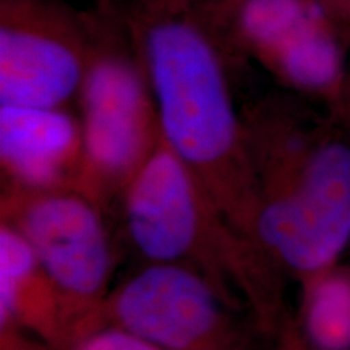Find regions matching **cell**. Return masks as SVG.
<instances>
[{
    "mask_svg": "<svg viewBox=\"0 0 350 350\" xmlns=\"http://www.w3.org/2000/svg\"><path fill=\"white\" fill-rule=\"evenodd\" d=\"M306 0H245L240 28L262 55L318 10Z\"/></svg>",
    "mask_w": 350,
    "mask_h": 350,
    "instance_id": "cell-12",
    "label": "cell"
},
{
    "mask_svg": "<svg viewBox=\"0 0 350 350\" xmlns=\"http://www.w3.org/2000/svg\"><path fill=\"white\" fill-rule=\"evenodd\" d=\"M216 2H222V0H216Z\"/></svg>",
    "mask_w": 350,
    "mask_h": 350,
    "instance_id": "cell-14",
    "label": "cell"
},
{
    "mask_svg": "<svg viewBox=\"0 0 350 350\" xmlns=\"http://www.w3.org/2000/svg\"><path fill=\"white\" fill-rule=\"evenodd\" d=\"M266 252L301 281L338 262L350 243V144L287 146L255 211Z\"/></svg>",
    "mask_w": 350,
    "mask_h": 350,
    "instance_id": "cell-1",
    "label": "cell"
},
{
    "mask_svg": "<svg viewBox=\"0 0 350 350\" xmlns=\"http://www.w3.org/2000/svg\"><path fill=\"white\" fill-rule=\"evenodd\" d=\"M304 329L313 350H350V269L331 266L305 279Z\"/></svg>",
    "mask_w": 350,
    "mask_h": 350,
    "instance_id": "cell-11",
    "label": "cell"
},
{
    "mask_svg": "<svg viewBox=\"0 0 350 350\" xmlns=\"http://www.w3.org/2000/svg\"><path fill=\"white\" fill-rule=\"evenodd\" d=\"M266 59L282 78L310 93L334 96L342 83V52L327 29L321 8L275 44Z\"/></svg>",
    "mask_w": 350,
    "mask_h": 350,
    "instance_id": "cell-10",
    "label": "cell"
},
{
    "mask_svg": "<svg viewBox=\"0 0 350 350\" xmlns=\"http://www.w3.org/2000/svg\"><path fill=\"white\" fill-rule=\"evenodd\" d=\"M85 77L80 52L59 31L3 13L0 106L59 109Z\"/></svg>",
    "mask_w": 350,
    "mask_h": 350,
    "instance_id": "cell-7",
    "label": "cell"
},
{
    "mask_svg": "<svg viewBox=\"0 0 350 350\" xmlns=\"http://www.w3.org/2000/svg\"><path fill=\"white\" fill-rule=\"evenodd\" d=\"M78 350H164L157 347L156 344L150 340L139 338L133 332L122 329L104 331L99 334L93 336L85 342Z\"/></svg>",
    "mask_w": 350,
    "mask_h": 350,
    "instance_id": "cell-13",
    "label": "cell"
},
{
    "mask_svg": "<svg viewBox=\"0 0 350 350\" xmlns=\"http://www.w3.org/2000/svg\"><path fill=\"white\" fill-rule=\"evenodd\" d=\"M60 297L39 265L36 253L13 226L0 232V314L2 325L16 321L54 326Z\"/></svg>",
    "mask_w": 350,
    "mask_h": 350,
    "instance_id": "cell-9",
    "label": "cell"
},
{
    "mask_svg": "<svg viewBox=\"0 0 350 350\" xmlns=\"http://www.w3.org/2000/svg\"><path fill=\"white\" fill-rule=\"evenodd\" d=\"M125 209L131 240L152 262H178L198 243V177L164 142L126 182Z\"/></svg>",
    "mask_w": 350,
    "mask_h": 350,
    "instance_id": "cell-6",
    "label": "cell"
},
{
    "mask_svg": "<svg viewBox=\"0 0 350 350\" xmlns=\"http://www.w3.org/2000/svg\"><path fill=\"white\" fill-rule=\"evenodd\" d=\"M83 159L93 180L129 182L154 146L146 90L137 70L106 57L83 80Z\"/></svg>",
    "mask_w": 350,
    "mask_h": 350,
    "instance_id": "cell-4",
    "label": "cell"
},
{
    "mask_svg": "<svg viewBox=\"0 0 350 350\" xmlns=\"http://www.w3.org/2000/svg\"><path fill=\"white\" fill-rule=\"evenodd\" d=\"M16 227L36 253L60 301L98 300L111 273V245L98 211L86 198L47 191L18 209Z\"/></svg>",
    "mask_w": 350,
    "mask_h": 350,
    "instance_id": "cell-3",
    "label": "cell"
},
{
    "mask_svg": "<svg viewBox=\"0 0 350 350\" xmlns=\"http://www.w3.org/2000/svg\"><path fill=\"white\" fill-rule=\"evenodd\" d=\"M83 152V133L59 109L0 106V156L20 185L52 190Z\"/></svg>",
    "mask_w": 350,
    "mask_h": 350,
    "instance_id": "cell-8",
    "label": "cell"
},
{
    "mask_svg": "<svg viewBox=\"0 0 350 350\" xmlns=\"http://www.w3.org/2000/svg\"><path fill=\"white\" fill-rule=\"evenodd\" d=\"M112 308L124 329L164 350H198L222 325L211 286L180 262H152L117 292Z\"/></svg>",
    "mask_w": 350,
    "mask_h": 350,
    "instance_id": "cell-5",
    "label": "cell"
},
{
    "mask_svg": "<svg viewBox=\"0 0 350 350\" xmlns=\"http://www.w3.org/2000/svg\"><path fill=\"white\" fill-rule=\"evenodd\" d=\"M146 59L163 142L196 177L226 172L239 124L211 42L188 21L165 18L146 34Z\"/></svg>",
    "mask_w": 350,
    "mask_h": 350,
    "instance_id": "cell-2",
    "label": "cell"
}]
</instances>
